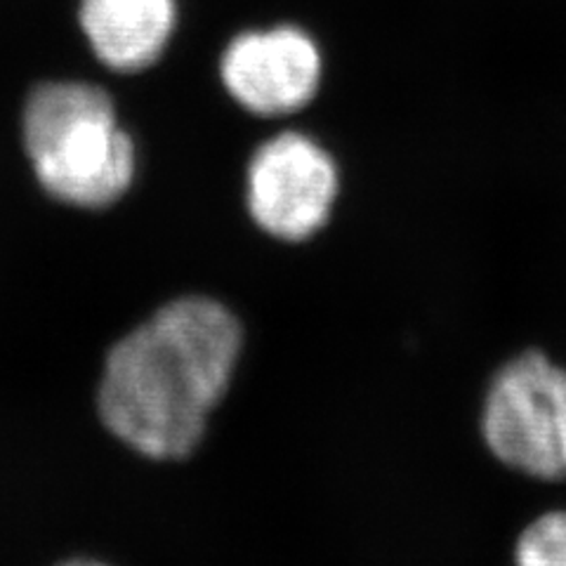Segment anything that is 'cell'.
<instances>
[{
  "mask_svg": "<svg viewBox=\"0 0 566 566\" xmlns=\"http://www.w3.org/2000/svg\"><path fill=\"white\" fill-rule=\"evenodd\" d=\"M241 349V322L222 303L206 295L177 297L106 354L99 420L139 455L185 460L203 441Z\"/></svg>",
  "mask_w": 566,
  "mask_h": 566,
  "instance_id": "obj_1",
  "label": "cell"
},
{
  "mask_svg": "<svg viewBox=\"0 0 566 566\" xmlns=\"http://www.w3.org/2000/svg\"><path fill=\"white\" fill-rule=\"evenodd\" d=\"M22 145L35 180L60 203L102 210L133 187V137L99 85L48 81L33 87L24 102Z\"/></svg>",
  "mask_w": 566,
  "mask_h": 566,
  "instance_id": "obj_2",
  "label": "cell"
},
{
  "mask_svg": "<svg viewBox=\"0 0 566 566\" xmlns=\"http://www.w3.org/2000/svg\"><path fill=\"white\" fill-rule=\"evenodd\" d=\"M482 437L493 458L541 482L566 480V368L526 349L491 378Z\"/></svg>",
  "mask_w": 566,
  "mask_h": 566,
  "instance_id": "obj_3",
  "label": "cell"
},
{
  "mask_svg": "<svg viewBox=\"0 0 566 566\" xmlns=\"http://www.w3.org/2000/svg\"><path fill=\"white\" fill-rule=\"evenodd\" d=\"M338 193V164L305 133H279L248 161V216L276 241L303 243L322 232Z\"/></svg>",
  "mask_w": 566,
  "mask_h": 566,
  "instance_id": "obj_4",
  "label": "cell"
},
{
  "mask_svg": "<svg viewBox=\"0 0 566 566\" xmlns=\"http://www.w3.org/2000/svg\"><path fill=\"white\" fill-rule=\"evenodd\" d=\"M322 50L297 27L239 33L220 57V81L241 109L255 116H289L316 97Z\"/></svg>",
  "mask_w": 566,
  "mask_h": 566,
  "instance_id": "obj_5",
  "label": "cell"
},
{
  "mask_svg": "<svg viewBox=\"0 0 566 566\" xmlns=\"http://www.w3.org/2000/svg\"><path fill=\"white\" fill-rule=\"evenodd\" d=\"M78 24L95 57L137 74L164 55L177 24L175 0H81Z\"/></svg>",
  "mask_w": 566,
  "mask_h": 566,
  "instance_id": "obj_6",
  "label": "cell"
},
{
  "mask_svg": "<svg viewBox=\"0 0 566 566\" xmlns=\"http://www.w3.org/2000/svg\"><path fill=\"white\" fill-rule=\"evenodd\" d=\"M515 566H566V510L545 512L522 531Z\"/></svg>",
  "mask_w": 566,
  "mask_h": 566,
  "instance_id": "obj_7",
  "label": "cell"
},
{
  "mask_svg": "<svg viewBox=\"0 0 566 566\" xmlns=\"http://www.w3.org/2000/svg\"><path fill=\"white\" fill-rule=\"evenodd\" d=\"M60 566H106V564L95 562V559H69V562H64Z\"/></svg>",
  "mask_w": 566,
  "mask_h": 566,
  "instance_id": "obj_8",
  "label": "cell"
}]
</instances>
